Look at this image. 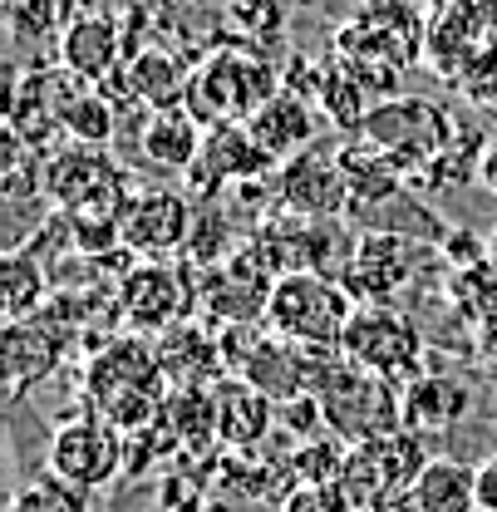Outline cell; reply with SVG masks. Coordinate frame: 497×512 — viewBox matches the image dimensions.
Listing matches in <instances>:
<instances>
[{"label":"cell","instance_id":"6da1fadb","mask_svg":"<svg viewBox=\"0 0 497 512\" xmlns=\"http://www.w3.org/2000/svg\"><path fill=\"white\" fill-rule=\"evenodd\" d=\"M350 316H355V296L330 271L281 276L266 301V330L291 345H340Z\"/></svg>","mask_w":497,"mask_h":512},{"label":"cell","instance_id":"7a4b0ae2","mask_svg":"<svg viewBox=\"0 0 497 512\" xmlns=\"http://www.w3.org/2000/svg\"><path fill=\"white\" fill-rule=\"evenodd\" d=\"M281 74H271L261 60H251L242 50H212L202 69L187 79V114L202 128H222V124H247L251 114L281 94L276 84Z\"/></svg>","mask_w":497,"mask_h":512},{"label":"cell","instance_id":"3957f363","mask_svg":"<svg viewBox=\"0 0 497 512\" xmlns=\"http://www.w3.org/2000/svg\"><path fill=\"white\" fill-rule=\"evenodd\" d=\"M340 355L360 370H370L389 384H414L429 365H424V330L414 316H404L394 301L389 306H355V316L340 335Z\"/></svg>","mask_w":497,"mask_h":512},{"label":"cell","instance_id":"277c9868","mask_svg":"<svg viewBox=\"0 0 497 512\" xmlns=\"http://www.w3.org/2000/svg\"><path fill=\"white\" fill-rule=\"evenodd\" d=\"M320 419L335 439L345 444H370V439H384V434H399L404 429V394L399 384L379 380L360 365H340L335 380L325 384L320 394Z\"/></svg>","mask_w":497,"mask_h":512},{"label":"cell","instance_id":"5b68a950","mask_svg":"<svg viewBox=\"0 0 497 512\" xmlns=\"http://www.w3.org/2000/svg\"><path fill=\"white\" fill-rule=\"evenodd\" d=\"M424 468H429L424 439L399 429V434H384V439H370V444H350L340 488H345L355 512H379L389 498L409 493Z\"/></svg>","mask_w":497,"mask_h":512},{"label":"cell","instance_id":"8992f818","mask_svg":"<svg viewBox=\"0 0 497 512\" xmlns=\"http://www.w3.org/2000/svg\"><path fill=\"white\" fill-rule=\"evenodd\" d=\"M360 138L374 143L389 163H394V173H399V183H404V173H409V163H434L438 153L453 143V124H448V114L438 109L434 99H379L370 109V119L360 128Z\"/></svg>","mask_w":497,"mask_h":512},{"label":"cell","instance_id":"52a82bcc","mask_svg":"<svg viewBox=\"0 0 497 512\" xmlns=\"http://www.w3.org/2000/svg\"><path fill=\"white\" fill-rule=\"evenodd\" d=\"M50 473L69 478L74 488L94 493L124 473V429L109 419H74L50 444Z\"/></svg>","mask_w":497,"mask_h":512},{"label":"cell","instance_id":"ba28073f","mask_svg":"<svg viewBox=\"0 0 497 512\" xmlns=\"http://www.w3.org/2000/svg\"><path fill=\"white\" fill-rule=\"evenodd\" d=\"M276 202L301 217H345L350 212V178L340 168V153L306 148L276 173Z\"/></svg>","mask_w":497,"mask_h":512},{"label":"cell","instance_id":"9c48e42d","mask_svg":"<svg viewBox=\"0 0 497 512\" xmlns=\"http://www.w3.org/2000/svg\"><path fill=\"white\" fill-rule=\"evenodd\" d=\"M45 192L69 207V212H124V173L99 153V148H89V143H79V148H69L60 158H50V168H45Z\"/></svg>","mask_w":497,"mask_h":512},{"label":"cell","instance_id":"30bf717a","mask_svg":"<svg viewBox=\"0 0 497 512\" xmlns=\"http://www.w3.org/2000/svg\"><path fill=\"white\" fill-rule=\"evenodd\" d=\"M119 237H124V247L133 256L163 261L192 237V212L173 188L133 192L124 202V212H119Z\"/></svg>","mask_w":497,"mask_h":512},{"label":"cell","instance_id":"8fae6325","mask_svg":"<svg viewBox=\"0 0 497 512\" xmlns=\"http://www.w3.org/2000/svg\"><path fill=\"white\" fill-rule=\"evenodd\" d=\"M409 266H414V247L409 237L399 232H365L355 247H350V261L340 266V281L345 291L355 296V306H389L394 291L409 281Z\"/></svg>","mask_w":497,"mask_h":512},{"label":"cell","instance_id":"7c38bea8","mask_svg":"<svg viewBox=\"0 0 497 512\" xmlns=\"http://www.w3.org/2000/svg\"><path fill=\"white\" fill-rule=\"evenodd\" d=\"M192 296L197 291L163 261H138L124 276V286H119V306H124V320L133 330H173V325H183Z\"/></svg>","mask_w":497,"mask_h":512},{"label":"cell","instance_id":"4fadbf2b","mask_svg":"<svg viewBox=\"0 0 497 512\" xmlns=\"http://www.w3.org/2000/svg\"><path fill=\"white\" fill-rule=\"evenodd\" d=\"M335 217H301V212H281V217H266L261 222V247L271 256V266L281 276H296V271H330L335 266Z\"/></svg>","mask_w":497,"mask_h":512},{"label":"cell","instance_id":"5bb4252c","mask_svg":"<svg viewBox=\"0 0 497 512\" xmlns=\"http://www.w3.org/2000/svg\"><path fill=\"white\" fill-rule=\"evenodd\" d=\"M399 394H404V429L419 434V439L458 429L468 419V409H473V389L463 380H453V375H434V370H424Z\"/></svg>","mask_w":497,"mask_h":512},{"label":"cell","instance_id":"9a60e30c","mask_svg":"<svg viewBox=\"0 0 497 512\" xmlns=\"http://www.w3.org/2000/svg\"><path fill=\"white\" fill-rule=\"evenodd\" d=\"M0 350H5V355H0V360H5V384H10V394L20 399L25 389H35V384L60 365L64 340L50 320L35 316V320H10Z\"/></svg>","mask_w":497,"mask_h":512},{"label":"cell","instance_id":"2e32d148","mask_svg":"<svg viewBox=\"0 0 497 512\" xmlns=\"http://www.w3.org/2000/svg\"><path fill=\"white\" fill-rule=\"evenodd\" d=\"M251 138L261 143V153L271 158V163H291L296 153H306L315 138V109L301 99V94H291V89H281V94H271L256 114L247 119Z\"/></svg>","mask_w":497,"mask_h":512},{"label":"cell","instance_id":"e0dca14e","mask_svg":"<svg viewBox=\"0 0 497 512\" xmlns=\"http://www.w3.org/2000/svg\"><path fill=\"white\" fill-rule=\"evenodd\" d=\"M60 64L69 74H79L84 84H99L104 74L119 69V25L109 15H79L64 25Z\"/></svg>","mask_w":497,"mask_h":512},{"label":"cell","instance_id":"ac0fdd59","mask_svg":"<svg viewBox=\"0 0 497 512\" xmlns=\"http://www.w3.org/2000/svg\"><path fill=\"white\" fill-rule=\"evenodd\" d=\"M276 419V399L261 394L251 380H227L217 389V429L227 448H256L271 434Z\"/></svg>","mask_w":497,"mask_h":512},{"label":"cell","instance_id":"d6986e66","mask_svg":"<svg viewBox=\"0 0 497 512\" xmlns=\"http://www.w3.org/2000/svg\"><path fill=\"white\" fill-rule=\"evenodd\" d=\"M202 124L183 109H158L153 124L143 128V158L158 173H192L197 153H202Z\"/></svg>","mask_w":497,"mask_h":512},{"label":"cell","instance_id":"ffe728a7","mask_svg":"<svg viewBox=\"0 0 497 512\" xmlns=\"http://www.w3.org/2000/svg\"><path fill=\"white\" fill-rule=\"evenodd\" d=\"M50 296V271L30 247H10L0 261V311L5 320H30Z\"/></svg>","mask_w":497,"mask_h":512},{"label":"cell","instance_id":"44dd1931","mask_svg":"<svg viewBox=\"0 0 497 512\" xmlns=\"http://www.w3.org/2000/svg\"><path fill=\"white\" fill-rule=\"evenodd\" d=\"M128 79H133V94L153 109H178V99H187V79L183 64L173 60L168 50H143L138 60L128 64Z\"/></svg>","mask_w":497,"mask_h":512},{"label":"cell","instance_id":"7402d4cb","mask_svg":"<svg viewBox=\"0 0 497 512\" xmlns=\"http://www.w3.org/2000/svg\"><path fill=\"white\" fill-rule=\"evenodd\" d=\"M168 414H173V434H178V444L207 448L212 439H222V429H217V394H212L207 384H178Z\"/></svg>","mask_w":497,"mask_h":512},{"label":"cell","instance_id":"603a6c76","mask_svg":"<svg viewBox=\"0 0 497 512\" xmlns=\"http://www.w3.org/2000/svg\"><path fill=\"white\" fill-rule=\"evenodd\" d=\"M414 488H419V498L434 512H478V503H473V473L453 468L448 458H429V468L419 473Z\"/></svg>","mask_w":497,"mask_h":512},{"label":"cell","instance_id":"cb8c5ba5","mask_svg":"<svg viewBox=\"0 0 497 512\" xmlns=\"http://www.w3.org/2000/svg\"><path fill=\"white\" fill-rule=\"evenodd\" d=\"M10 512H89V493L74 488L60 473H40V478L15 488Z\"/></svg>","mask_w":497,"mask_h":512},{"label":"cell","instance_id":"d4e9b609","mask_svg":"<svg viewBox=\"0 0 497 512\" xmlns=\"http://www.w3.org/2000/svg\"><path fill=\"white\" fill-rule=\"evenodd\" d=\"M64 133L79 138V143H89V148H104V143L114 138V104H109L94 84H84V89L69 99V109H64Z\"/></svg>","mask_w":497,"mask_h":512},{"label":"cell","instance_id":"484cf974","mask_svg":"<svg viewBox=\"0 0 497 512\" xmlns=\"http://www.w3.org/2000/svg\"><path fill=\"white\" fill-rule=\"evenodd\" d=\"M394 207H409V212H414L419 202L409 197V188H399L394 197H384L374 212H365L374 232H394ZM414 227H419V237H424V242H443V237H438L443 227H438V217H429V212H414ZM399 237H409V232H404V222H399Z\"/></svg>","mask_w":497,"mask_h":512},{"label":"cell","instance_id":"4316f807","mask_svg":"<svg viewBox=\"0 0 497 512\" xmlns=\"http://www.w3.org/2000/svg\"><path fill=\"white\" fill-rule=\"evenodd\" d=\"M55 0H10V35L15 40H45L55 30Z\"/></svg>","mask_w":497,"mask_h":512},{"label":"cell","instance_id":"83f0119b","mask_svg":"<svg viewBox=\"0 0 497 512\" xmlns=\"http://www.w3.org/2000/svg\"><path fill=\"white\" fill-rule=\"evenodd\" d=\"M281 512H355L340 483H301L286 493Z\"/></svg>","mask_w":497,"mask_h":512},{"label":"cell","instance_id":"f1b7e54d","mask_svg":"<svg viewBox=\"0 0 497 512\" xmlns=\"http://www.w3.org/2000/svg\"><path fill=\"white\" fill-rule=\"evenodd\" d=\"M227 10H232L237 30H247V35H271V30H281V15H286L281 0H227Z\"/></svg>","mask_w":497,"mask_h":512},{"label":"cell","instance_id":"f546056e","mask_svg":"<svg viewBox=\"0 0 497 512\" xmlns=\"http://www.w3.org/2000/svg\"><path fill=\"white\" fill-rule=\"evenodd\" d=\"M473 503L478 512H497V458H483L473 468Z\"/></svg>","mask_w":497,"mask_h":512},{"label":"cell","instance_id":"4dcf8cb0","mask_svg":"<svg viewBox=\"0 0 497 512\" xmlns=\"http://www.w3.org/2000/svg\"><path fill=\"white\" fill-rule=\"evenodd\" d=\"M478 183H483V188L497 197V138L488 143V148H483V163H478Z\"/></svg>","mask_w":497,"mask_h":512},{"label":"cell","instance_id":"1f68e13d","mask_svg":"<svg viewBox=\"0 0 497 512\" xmlns=\"http://www.w3.org/2000/svg\"><path fill=\"white\" fill-rule=\"evenodd\" d=\"M379 512H434L424 498H419V488H409V493H399V498H389Z\"/></svg>","mask_w":497,"mask_h":512},{"label":"cell","instance_id":"d6a6232c","mask_svg":"<svg viewBox=\"0 0 497 512\" xmlns=\"http://www.w3.org/2000/svg\"><path fill=\"white\" fill-rule=\"evenodd\" d=\"M478 350H483V355L497 365V316H488L483 325H478Z\"/></svg>","mask_w":497,"mask_h":512}]
</instances>
